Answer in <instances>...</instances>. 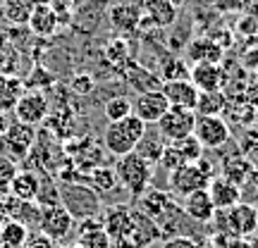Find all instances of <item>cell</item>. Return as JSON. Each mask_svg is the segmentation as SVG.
Here are the masks:
<instances>
[{
	"label": "cell",
	"instance_id": "1",
	"mask_svg": "<svg viewBox=\"0 0 258 248\" xmlns=\"http://www.w3.org/2000/svg\"><path fill=\"white\" fill-rule=\"evenodd\" d=\"M146 127H148L146 122H141L134 112L120 122H108V127L103 131V146L115 157L127 155V153H132L137 148L141 136L146 134Z\"/></svg>",
	"mask_w": 258,
	"mask_h": 248
},
{
	"label": "cell",
	"instance_id": "2",
	"mask_svg": "<svg viewBox=\"0 0 258 248\" xmlns=\"http://www.w3.org/2000/svg\"><path fill=\"white\" fill-rule=\"evenodd\" d=\"M60 205L74 217V222L98 217L103 210L101 196L84 182H62L60 186Z\"/></svg>",
	"mask_w": 258,
	"mask_h": 248
},
{
	"label": "cell",
	"instance_id": "3",
	"mask_svg": "<svg viewBox=\"0 0 258 248\" xmlns=\"http://www.w3.org/2000/svg\"><path fill=\"white\" fill-rule=\"evenodd\" d=\"M115 175L117 182L129 196L139 198L141 193H146L151 189V179H153V165L144 160L139 153H127V155L117 157V165H115Z\"/></svg>",
	"mask_w": 258,
	"mask_h": 248
},
{
	"label": "cell",
	"instance_id": "4",
	"mask_svg": "<svg viewBox=\"0 0 258 248\" xmlns=\"http://www.w3.org/2000/svg\"><path fill=\"white\" fill-rule=\"evenodd\" d=\"M218 212H225V217L220 222V231L227 234V239H234V236L246 239L258 229V210L251 203H237L230 210Z\"/></svg>",
	"mask_w": 258,
	"mask_h": 248
},
{
	"label": "cell",
	"instance_id": "5",
	"mask_svg": "<svg viewBox=\"0 0 258 248\" xmlns=\"http://www.w3.org/2000/svg\"><path fill=\"white\" fill-rule=\"evenodd\" d=\"M170 189L179 196H189L194 191H201V189H208V182H211V172H208V165H201L199 162H186V165L177 167L170 172Z\"/></svg>",
	"mask_w": 258,
	"mask_h": 248
},
{
	"label": "cell",
	"instance_id": "6",
	"mask_svg": "<svg viewBox=\"0 0 258 248\" xmlns=\"http://www.w3.org/2000/svg\"><path fill=\"white\" fill-rule=\"evenodd\" d=\"M196 112L186 108H167V112L158 120V134L165 141H179L194 134Z\"/></svg>",
	"mask_w": 258,
	"mask_h": 248
},
{
	"label": "cell",
	"instance_id": "7",
	"mask_svg": "<svg viewBox=\"0 0 258 248\" xmlns=\"http://www.w3.org/2000/svg\"><path fill=\"white\" fill-rule=\"evenodd\" d=\"M46 239L50 241H64L74 229V217L64 210L62 205H50V208H41V220L36 227Z\"/></svg>",
	"mask_w": 258,
	"mask_h": 248
},
{
	"label": "cell",
	"instance_id": "8",
	"mask_svg": "<svg viewBox=\"0 0 258 248\" xmlns=\"http://www.w3.org/2000/svg\"><path fill=\"white\" fill-rule=\"evenodd\" d=\"M12 112H15V120L17 122L38 127L41 122L48 120V115H50V103H48L43 91H24Z\"/></svg>",
	"mask_w": 258,
	"mask_h": 248
},
{
	"label": "cell",
	"instance_id": "9",
	"mask_svg": "<svg viewBox=\"0 0 258 248\" xmlns=\"http://www.w3.org/2000/svg\"><path fill=\"white\" fill-rule=\"evenodd\" d=\"M36 143V127H31V124H24V122H10L8 124V131H5V136H3V146L8 153L17 157H24L31 153V148ZM5 153V155H8Z\"/></svg>",
	"mask_w": 258,
	"mask_h": 248
},
{
	"label": "cell",
	"instance_id": "10",
	"mask_svg": "<svg viewBox=\"0 0 258 248\" xmlns=\"http://www.w3.org/2000/svg\"><path fill=\"white\" fill-rule=\"evenodd\" d=\"M167 98L163 96L160 89H153V91H141L137 96V101L132 103V112L137 115L141 122L146 124H158V120L167 112Z\"/></svg>",
	"mask_w": 258,
	"mask_h": 248
},
{
	"label": "cell",
	"instance_id": "11",
	"mask_svg": "<svg viewBox=\"0 0 258 248\" xmlns=\"http://www.w3.org/2000/svg\"><path fill=\"white\" fill-rule=\"evenodd\" d=\"M194 136L203 148H220L230 141V124L222 117H196Z\"/></svg>",
	"mask_w": 258,
	"mask_h": 248
},
{
	"label": "cell",
	"instance_id": "12",
	"mask_svg": "<svg viewBox=\"0 0 258 248\" xmlns=\"http://www.w3.org/2000/svg\"><path fill=\"white\" fill-rule=\"evenodd\" d=\"M132 222H134V208L122 205V203L105 208L101 215L103 229H105V234H108L112 241L127 239L129 231H132Z\"/></svg>",
	"mask_w": 258,
	"mask_h": 248
},
{
	"label": "cell",
	"instance_id": "13",
	"mask_svg": "<svg viewBox=\"0 0 258 248\" xmlns=\"http://www.w3.org/2000/svg\"><path fill=\"white\" fill-rule=\"evenodd\" d=\"M189 81L203 91H222V84L227 81V72L220 67V62H201L189 69Z\"/></svg>",
	"mask_w": 258,
	"mask_h": 248
},
{
	"label": "cell",
	"instance_id": "14",
	"mask_svg": "<svg viewBox=\"0 0 258 248\" xmlns=\"http://www.w3.org/2000/svg\"><path fill=\"white\" fill-rule=\"evenodd\" d=\"M160 91H163V96L167 98V105H170V108L194 110V108H196V101H199V89H196L189 79H182V81H163L160 84Z\"/></svg>",
	"mask_w": 258,
	"mask_h": 248
},
{
	"label": "cell",
	"instance_id": "15",
	"mask_svg": "<svg viewBox=\"0 0 258 248\" xmlns=\"http://www.w3.org/2000/svg\"><path fill=\"white\" fill-rule=\"evenodd\" d=\"M5 212H8V220H15L19 224H24L27 229H34L38 227V220H41V208L36 205V201H22V198H15L5 193Z\"/></svg>",
	"mask_w": 258,
	"mask_h": 248
},
{
	"label": "cell",
	"instance_id": "16",
	"mask_svg": "<svg viewBox=\"0 0 258 248\" xmlns=\"http://www.w3.org/2000/svg\"><path fill=\"white\" fill-rule=\"evenodd\" d=\"M208 196H211L215 210H230L237 203H241V189L237 184L227 182L225 177H218V179H211L208 182Z\"/></svg>",
	"mask_w": 258,
	"mask_h": 248
},
{
	"label": "cell",
	"instance_id": "17",
	"mask_svg": "<svg viewBox=\"0 0 258 248\" xmlns=\"http://www.w3.org/2000/svg\"><path fill=\"white\" fill-rule=\"evenodd\" d=\"M127 239L137 248H151L160 239V229L151 217H146L139 208H134V222H132V231H129Z\"/></svg>",
	"mask_w": 258,
	"mask_h": 248
},
{
	"label": "cell",
	"instance_id": "18",
	"mask_svg": "<svg viewBox=\"0 0 258 248\" xmlns=\"http://www.w3.org/2000/svg\"><path fill=\"white\" fill-rule=\"evenodd\" d=\"M27 24L38 38H50L60 27V19H57L55 10L50 8V3H46V5H36L29 10Z\"/></svg>",
	"mask_w": 258,
	"mask_h": 248
},
{
	"label": "cell",
	"instance_id": "19",
	"mask_svg": "<svg viewBox=\"0 0 258 248\" xmlns=\"http://www.w3.org/2000/svg\"><path fill=\"white\" fill-rule=\"evenodd\" d=\"M182 210H184L186 217H191L194 222H203V224H206V222H211V220H215V212H218L206 189L184 196Z\"/></svg>",
	"mask_w": 258,
	"mask_h": 248
},
{
	"label": "cell",
	"instance_id": "20",
	"mask_svg": "<svg viewBox=\"0 0 258 248\" xmlns=\"http://www.w3.org/2000/svg\"><path fill=\"white\" fill-rule=\"evenodd\" d=\"M141 12L151 27L165 29L177 19V8L170 0H141Z\"/></svg>",
	"mask_w": 258,
	"mask_h": 248
},
{
	"label": "cell",
	"instance_id": "21",
	"mask_svg": "<svg viewBox=\"0 0 258 248\" xmlns=\"http://www.w3.org/2000/svg\"><path fill=\"white\" fill-rule=\"evenodd\" d=\"M77 243L82 248H112V239L105 234L101 217H89L79 222V239Z\"/></svg>",
	"mask_w": 258,
	"mask_h": 248
},
{
	"label": "cell",
	"instance_id": "22",
	"mask_svg": "<svg viewBox=\"0 0 258 248\" xmlns=\"http://www.w3.org/2000/svg\"><path fill=\"white\" fill-rule=\"evenodd\" d=\"M141 19H144V12H141V5H137V3H120V5H115L110 10L112 27L122 31V34L134 31L141 24Z\"/></svg>",
	"mask_w": 258,
	"mask_h": 248
},
{
	"label": "cell",
	"instance_id": "23",
	"mask_svg": "<svg viewBox=\"0 0 258 248\" xmlns=\"http://www.w3.org/2000/svg\"><path fill=\"white\" fill-rule=\"evenodd\" d=\"M186 55L191 57L196 64L201 62H220L222 60V46L215 41V38L201 36V38H194L189 48H186Z\"/></svg>",
	"mask_w": 258,
	"mask_h": 248
},
{
	"label": "cell",
	"instance_id": "24",
	"mask_svg": "<svg viewBox=\"0 0 258 248\" xmlns=\"http://www.w3.org/2000/svg\"><path fill=\"white\" fill-rule=\"evenodd\" d=\"M38 189H41V177L31 170H24V172H17L12 184H10V196L15 198H22V201H36Z\"/></svg>",
	"mask_w": 258,
	"mask_h": 248
},
{
	"label": "cell",
	"instance_id": "25",
	"mask_svg": "<svg viewBox=\"0 0 258 248\" xmlns=\"http://www.w3.org/2000/svg\"><path fill=\"white\" fill-rule=\"evenodd\" d=\"M27 91L24 89V81L12 76V74H0V112L8 115L10 110H15L17 101L22 98V93Z\"/></svg>",
	"mask_w": 258,
	"mask_h": 248
},
{
	"label": "cell",
	"instance_id": "26",
	"mask_svg": "<svg viewBox=\"0 0 258 248\" xmlns=\"http://www.w3.org/2000/svg\"><path fill=\"white\" fill-rule=\"evenodd\" d=\"M227 108V98L222 91H203L199 93V101H196V117H220Z\"/></svg>",
	"mask_w": 258,
	"mask_h": 248
},
{
	"label": "cell",
	"instance_id": "27",
	"mask_svg": "<svg viewBox=\"0 0 258 248\" xmlns=\"http://www.w3.org/2000/svg\"><path fill=\"white\" fill-rule=\"evenodd\" d=\"M165 138L160 136L158 131H153V134H146L141 136V141L137 143V148H134V153H139V155L144 157V160H148L151 165H156V162H160V155H163V150H165Z\"/></svg>",
	"mask_w": 258,
	"mask_h": 248
},
{
	"label": "cell",
	"instance_id": "28",
	"mask_svg": "<svg viewBox=\"0 0 258 248\" xmlns=\"http://www.w3.org/2000/svg\"><path fill=\"white\" fill-rule=\"evenodd\" d=\"M89 186H91L93 191L98 193H110L115 191L117 186H120V182H117V175H115V167H96V170H91L89 172Z\"/></svg>",
	"mask_w": 258,
	"mask_h": 248
},
{
	"label": "cell",
	"instance_id": "29",
	"mask_svg": "<svg viewBox=\"0 0 258 248\" xmlns=\"http://www.w3.org/2000/svg\"><path fill=\"white\" fill-rule=\"evenodd\" d=\"M167 143H172V148H175L177 153H179V157H182V162H199L203 155V146L199 143V138L194 136H186V138H179V141H167Z\"/></svg>",
	"mask_w": 258,
	"mask_h": 248
},
{
	"label": "cell",
	"instance_id": "30",
	"mask_svg": "<svg viewBox=\"0 0 258 248\" xmlns=\"http://www.w3.org/2000/svg\"><path fill=\"white\" fill-rule=\"evenodd\" d=\"M160 79L163 81H182L189 79V67L182 57H167L160 67Z\"/></svg>",
	"mask_w": 258,
	"mask_h": 248
},
{
	"label": "cell",
	"instance_id": "31",
	"mask_svg": "<svg viewBox=\"0 0 258 248\" xmlns=\"http://www.w3.org/2000/svg\"><path fill=\"white\" fill-rule=\"evenodd\" d=\"M103 112H105V120L108 122H120L132 115V101L124 98V96H112L110 101L105 103Z\"/></svg>",
	"mask_w": 258,
	"mask_h": 248
},
{
	"label": "cell",
	"instance_id": "32",
	"mask_svg": "<svg viewBox=\"0 0 258 248\" xmlns=\"http://www.w3.org/2000/svg\"><path fill=\"white\" fill-rule=\"evenodd\" d=\"M249 162L244 160V157H237V160H230V162H225V179L232 182V184H237L241 189V184L246 182V177H249Z\"/></svg>",
	"mask_w": 258,
	"mask_h": 248
},
{
	"label": "cell",
	"instance_id": "33",
	"mask_svg": "<svg viewBox=\"0 0 258 248\" xmlns=\"http://www.w3.org/2000/svg\"><path fill=\"white\" fill-rule=\"evenodd\" d=\"M38 208H50V205H60V186H55L50 179H41V189L36 196Z\"/></svg>",
	"mask_w": 258,
	"mask_h": 248
},
{
	"label": "cell",
	"instance_id": "34",
	"mask_svg": "<svg viewBox=\"0 0 258 248\" xmlns=\"http://www.w3.org/2000/svg\"><path fill=\"white\" fill-rule=\"evenodd\" d=\"M53 81H55V79H53V74L48 72L46 67H34L31 74H29V79L24 81V89H27V91H43V89L50 86Z\"/></svg>",
	"mask_w": 258,
	"mask_h": 248
},
{
	"label": "cell",
	"instance_id": "35",
	"mask_svg": "<svg viewBox=\"0 0 258 248\" xmlns=\"http://www.w3.org/2000/svg\"><path fill=\"white\" fill-rule=\"evenodd\" d=\"M17 172L19 170L12 157L0 155V196H5V193L10 191V184H12V179H15Z\"/></svg>",
	"mask_w": 258,
	"mask_h": 248
},
{
	"label": "cell",
	"instance_id": "36",
	"mask_svg": "<svg viewBox=\"0 0 258 248\" xmlns=\"http://www.w3.org/2000/svg\"><path fill=\"white\" fill-rule=\"evenodd\" d=\"M105 55H108V62L115 64V67H122L124 60H127V43L117 38V41H112L110 46L105 48Z\"/></svg>",
	"mask_w": 258,
	"mask_h": 248
},
{
	"label": "cell",
	"instance_id": "37",
	"mask_svg": "<svg viewBox=\"0 0 258 248\" xmlns=\"http://www.w3.org/2000/svg\"><path fill=\"white\" fill-rule=\"evenodd\" d=\"M70 89H72L77 96H89V93L93 91V76L86 72L74 74L72 79H70Z\"/></svg>",
	"mask_w": 258,
	"mask_h": 248
},
{
	"label": "cell",
	"instance_id": "38",
	"mask_svg": "<svg viewBox=\"0 0 258 248\" xmlns=\"http://www.w3.org/2000/svg\"><path fill=\"white\" fill-rule=\"evenodd\" d=\"M5 15H8L10 22H27L29 19V8L22 3V0H8Z\"/></svg>",
	"mask_w": 258,
	"mask_h": 248
},
{
	"label": "cell",
	"instance_id": "39",
	"mask_svg": "<svg viewBox=\"0 0 258 248\" xmlns=\"http://www.w3.org/2000/svg\"><path fill=\"white\" fill-rule=\"evenodd\" d=\"M163 248H201L194 239L189 236H170L163 241Z\"/></svg>",
	"mask_w": 258,
	"mask_h": 248
},
{
	"label": "cell",
	"instance_id": "40",
	"mask_svg": "<svg viewBox=\"0 0 258 248\" xmlns=\"http://www.w3.org/2000/svg\"><path fill=\"white\" fill-rule=\"evenodd\" d=\"M246 0H215V8L220 12H232V10H239Z\"/></svg>",
	"mask_w": 258,
	"mask_h": 248
},
{
	"label": "cell",
	"instance_id": "41",
	"mask_svg": "<svg viewBox=\"0 0 258 248\" xmlns=\"http://www.w3.org/2000/svg\"><path fill=\"white\" fill-rule=\"evenodd\" d=\"M24 248H57L55 246V241H50V239H46V236H43V234H41V236H38V239H29L27 241V246Z\"/></svg>",
	"mask_w": 258,
	"mask_h": 248
},
{
	"label": "cell",
	"instance_id": "42",
	"mask_svg": "<svg viewBox=\"0 0 258 248\" xmlns=\"http://www.w3.org/2000/svg\"><path fill=\"white\" fill-rule=\"evenodd\" d=\"M225 248H251V243L246 239H241V236H234V239L227 241V246Z\"/></svg>",
	"mask_w": 258,
	"mask_h": 248
},
{
	"label": "cell",
	"instance_id": "43",
	"mask_svg": "<svg viewBox=\"0 0 258 248\" xmlns=\"http://www.w3.org/2000/svg\"><path fill=\"white\" fill-rule=\"evenodd\" d=\"M112 248H137V246L129 239H117V241H112Z\"/></svg>",
	"mask_w": 258,
	"mask_h": 248
},
{
	"label": "cell",
	"instance_id": "44",
	"mask_svg": "<svg viewBox=\"0 0 258 248\" xmlns=\"http://www.w3.org/2000/svg\"><path fill=\"white\" fill-rule=\"evenodd\" d=\"M8 222V212H5V198L0 196V227Z\"/></svg>",
	"mask_w": 258,
	"mask_h": 248
},
{
	"label": "cell",
	"instance_id": "45",
	"mask_svg": "<svg viewBox=\"0 0 258 248\" xmlns=\"http://www.w3.org/2000/svg\"><path fill=\"white\" fill-rule=\"evenodd\" d=\"M22 3L31 10V8H36V5H46V3H50V0H22Z\"/></svg>",
	"mask_w": 258,
	"mask_h": 248
},
{
	"label": "cell",
	"instance_id": "46",
	"mask_svg": "<svg viewBox=\"0 0 258 248\" xmlns=\"http://www.w3.org/2000/svg\"><path fill=\"white\" fill-rule=\"evenodd\" d=\"M170 3H172V5H175V8L179 10V8H182V5H184V3H186V0H170Z\"/></svg>",
	"mask_w": 258,
	"mask_h": 248
},
{
	"label": "cell",
	"instance_id": "47",
	"mask_svg": "<svg viewBox=\"0 0 258 248\" xmlns=\"http://www.w3.org/2000/svg\"><path fill=\"white\" fill-rule=\"evenodd\" d=\"M249 243H251V248H258V236H253V239H251Z\"/></svg>",
	"mask_w": 258,
	"mask_h": 248
},
{
	"label": "cell",
	"instance_id": "48",
	"mask_svg": "<svg viewBox=\"0 0 258 248\" xmlns=\"http://www.w3.org/2000/svg\"><path fill=\"white\" fill-rule=\"evenodd\" d=\"M60 248H82L79 243H64V246H60Z\"/></svg>",
	"mask_w": 258,
	"mask_h": 248
},
{
	"label": "cell",
	"instance_id": "49",
	"mask_svg": "<svg viewBox=\"0 0 258 248\" xmlns=\"http://www.w3.org/2000/svg\"><path fill=\"white\" fill-rule=\"evenodd\" d=\"M57 3H67V5H70V3H72V0H57Z\"/></svg>",
	"mask_w": 258,
	"mask_h": 248
}]
</instances>
